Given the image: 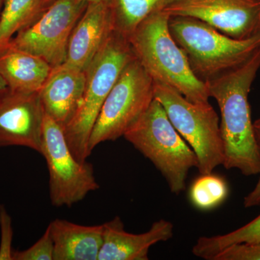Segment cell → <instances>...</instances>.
Listing matches in <instances>:
<instances>
[{
  "instance_id": "7c38bea8",
  "label": "cell",
  "mask_w": 260,
  "mask_h": 260,
  "mask_svg": "<svg viewBox=\"0 0 260 260\" xmlns=\"http://www.w3.org/2000/svg\"><path fill=\"white\" fill-rule=\"evenodd\" d=\"M113 30L109 3H88L70 36L64 64L86 70Z\"/></svg>"
},
{
  "instance_id": "44dd1931",
  "label": "cell",
  "mask_w": 260,
  "mask_h": 260,
  "mask_svg": "<svg viewBox=\"0 0 260 260\" xmlns=\"http://www.w3.org/2000/svg\"><path fill=\"white\" fill-rule=\"evenodd\" d=\"M13 260H54V242L49 226L34 245L25 250L14 251Z\"/></svg>"
},
{
  "instance_id": "9a60e30c",
  "label": "cell",
  "mask_w": 260,
  "mask_h": 260,
  "mask_svg": "<svg viewBox=\"0 0 260 260\" xmlns=\"http://www.w3.org/2000/svg\"><path fill=\"white\" fill-rule=\"evenodd\" d=\"M49 228L54 260H98L104 242V224L88 226L55 219Z\"/></svg>"
},
{
  "instance_id": "6da1fadb",
  "label": "cell",
  "mask_w": 260,
  "mask_h": 260,
  "mask_svg": "<svg viewBox=\"0 0 260 260\" xmlns=\"http://www.w3.org/2000/svg\"><path fill=\"white\" fill-rule=\"evenodd\" d=\"M260 68V48L242 65L205 82L221 115L225 169L245 177L260 173V148L251 121L249 94Z\"/></svg>"
},
{
  "instance_id": "603a6c76",
  "label": "cell",
  "mask_w": 260,
  "mask_h": 260,
  "mask_svg": "<svg viewBox=\"0 0 260 260\" xmlns=\"http://www.w3.org/2000/svg\"><path fill=\"white\" fill-rule=\"evenodd\" d=\"M0 260H13V250L12 248L13 230L11 217L3 205H0Z\"/></svg>"
},
{
  "instance_id": "7a4b0ae2",
  "label": "cell",
  "mask_w": 260,
  "mask_h": 260,
  "mask_svg": "<svg viewBox=\"0 0 260 260\" xmlns=\"http://www.w3.org/2000/svg\"><path fill=\"white\" fill-rule=\"evenodd\" d=\"M169 18L158 11L145 19L128 39L133 54L154 82L172 87L189 102L208 104L206 84L195 76L185 53L173 39Z\"/></svg>"
},
{
  "instance_id": "5bb4252c",
  "label": "cell",
  "mask_w": 260,
  "mask_h": 260,
  "mask_svg": "<svg viewBox=\"0 0 260 260\" xmlns=\"http://www.w3.org/2000/svg\"><path fill=\"white\" fill-rule=\"evenodd\" d=\"M85 84V70L65 64L53 68L39 92L45 114L64 128L79 109Z\"/></svg>"
},
{
  "instance_id": "5b68a950",
  "label": "cell",
  "mask_w": 260,
  "mask_h": 260,
  "mask_svg": "<svg viewBox=\"0 0 260 260\" xmlns=\"http://www.w3.org/2000/svg\"><path fill=\"white\" fill-rule=\"evenodd\" d=\"M123 137L153 162L173 194H179L185 189L189 170L198 168V158L173 126L158 101L153 99Z\"/></svg>"
},
{
  "instance_id": "7402d4cb",
  "label": "cell",
  "mask_w": 260,
  "mask_h": 260,
  "mask_svg": "<svg viewBox=\"0 0 260 260\" xmlns=\"http://www.w3.org/2000/svg\"><path fill=\"white\" fill-rule=\"evenodd\" d=\"M212 260H260V243L237 244L228 246Z\"/></svg>"
},
{
  "instance_id": "cb8c5ba5",
  "label": "cell",
  "mask_w": 260,
  "mask_h": 260,
  "mask_svg": "<svg viewBox=\"0 0 260 260\" xmlns=\"http://www.w3.org/2000/svg\"><path fill=\"white\" fill-rule=\"evenodd\" d=\"M253 126L256 142L260 148V118L253 122ZM244 206L246 208L260 207V173L259 180L256 183L255 187L244 198Z\"/></svg>"
},
{
  "instance_id": "ffe728a7",
  "label": "cell",
  "mask_w": 260,
  "mask_h": 260,
  "mask_svg": "<svg viewBox=\"0 0 260 260\" xmlns=\"http://www.w3.org/2000/svg\"><path fill=\"white\" fill-rule=\"evenodd\" d=\"M229 186L225 179L213 173L201 174L191 184L189 200L195 208L210 210L216 208L226 199Z\"/></svg>"
},
{
  "instance_id": "ba28073f",
  "label": "cell",
  "mask_w": 260,
  "mask_h": 260,
  "mask_svg": "<svg viewBox=\"0 0 260 260\" xmlns=\"http://www.w3.org/2000/svg\"><path fill=\"white\" fill-rule=\"evenodd\" d=\"M41 154L49 169V193L54 206H72L99 189L93 165L75 158L67 143L64 128L46 114Z\"/></svg>"
},
{
  "instance_id": "9c48e42d",
  "label": "cell",
  "mask_w": 260,
  "mask_h": 260,
  "mask_svg": "<svg viewBox=\"0 0 260 260\" xmlns=\"http://www.w3.org/2000/svg\"><path fill=\"white\" fill-rule=\"evenodd\" d=\"M87 5L83 0H55L8 46L42 58L52 68L60 66L66 59L72 32Z\"/></svg>"
},
{
  "instance_id": "4316f807",
  "label": "cell",
  "mask_w": 260,
  "mask_h": 260,
  "mask_svg": "<svg viewBox=\"0 0 260 260\" xmlns=\"http://www.w3.org/2000/svg\"><path fill=\"white\" fill-rule=\"evenodd\" d=\"M86 3H97V2H105V3H109V0H83Z\"/></svg>"
},
{
  "instance_id": "30bf717a",
  "label": "cell",
  "mask_w": 260,
  "mask_h": 260,
  "mask_svg": "<svg viewBox=\"0 0 260 260\" xmlns=\"http://www.w3.org/2000/svg\"><path fill=\"white\" fill-rule=\"evenodd\" d=\"M162 11L198 19L237 40L260 34V0H173Z\"/></svg>"
},
{
  "instance_id": "484cf974",
  "label": "cell",
  "mask_w": 260,
  "mask_h": 260,
  "mask_svg": "<svg viewBox=\"0 0 260 260\" xmlns=\"http://www.w3.org/2000/svg\"><path fill=\"white\" fill-rule=\"evenodd\" d=\"M6 0H0V18H1L2 12H3V8Z\"/></svg>"
},
{
  "instance_id": "277c9868",
  "label": "cell",
  "mask_w": 260,
  "mask_h": 260,
  "mask_svg": "<svg viewBox=\"0 0 260 260\" xmlns=\"http://www.w3.org/2000/svg\"><path fill=\"white\" fill-rule=\"evenodd\" d=\"M169 27L193 73L204 83L244 64L260 48V34L237 40L189 17L171 16Z\"/></svg>"
},
{
  "instance_id": "d4e9b609",
  "label": "cell",
  "mask_w": 260,
  "mask_h": 260,
  "mask_svg": "<svg viewBox=\"0 0 260 260\" xmlns=\"http://www.w3.org/2000/svg\"><path fill=\"white\" fill-rule=\"evenodd\" d=\"M8 88V84L3 78L1 75H0V94L5 91Z\"/></svg>"
},
{
  "instance_id": "e0dca14e",
  "label": "cell",
  "mask_w": 260,
  "mask_h": 260,
  "mask_svg": "<svg viewBox=\"0 0 260 260\" xmlns=\"http://www.w3.org/2000/svg\"><path fill=\"white\" fill-rule=\"evenodd\" d=\"M173 0H109L114 31L129 39L150 15L162 11Z\"/></svg>"
},
{
  "instance_id": "ac0fdd59",
  "label": "cell",
  "mask_w": 260,
  "mask_h": 260,
  "mask_svg": "<svg viewBox=\"0 0 260 260\" xmlns=\"http://www.w3.org/2000/svg\"><path fill=\"white\" fill-rule=\"evenodd\" d=\"M47 8L45 0H6L0 18V51Z\"/></svg>"
},
{
  "instance_id": "3957f363",
  "label": "cell",
  "mask_w": 260,
  "mask_h": 260,
  "mask_svg": "<svg viewBox=\"0 0 260 260\" xmlns=\"http://www.w3.org/2000/svg\"><path fill=\"white\" fill-rule=\"evenodd\" d=\"M135 57L129 41L113 30L85 70V93L79 109L64 128L70 150L79 161L89 156L90 135L106 99L128 63Z\"/></svg>"
},
{
  "instance_id": "83f0119b",
  "label": "cell",
  "mask_w": 260,
  "mask_h": 260,
  "mask_svg": "<svg viewBox=\"0 0 260 260\" xmlns=\"http://www.w3.org/2000/svg\"><path fill=\"white\" fill-rule=\"evenodd\" d=\"M55 1V0H45L46 5L47 6H49V5H51L53 2Z\"/></svg>"
},
{
  "instance_id": "8fae6325",
  "label": "cell",
  "mask_w": 260,
  "mask_h": 260,
  "mask_svg": "<svg viewBox=\"0 0 260 260\" xmlns=\"http://www.w3.org/2000/svg\"><path fill=\"white\" fill-rule=\"evenodd\" d=\"M44 116L39 93L7 89L0 94V148L21 146L41 153Z\"/></svg>"
},
{
  "instance_id": "2e32d148",
  "label": "cell",
  "mask_w": 260,
  "mask_h": 260,
  "mask_svg": "<svg viewBox=\"0 0 260 260\" xmlns=\"http://www.w3.org/2000/svg\"><path fill=\"white\" fill-rule=\"evenodd\" d=\"M52 69L42 58L10 46L0 51V75L11 90L39 93Z\"/></svg>"
},
{
  "instance_id": "8992f818",
  "label": "cell",
  "mask_w": 260,
  "mask_h": 260,
  "mask_svg": "<svg viewBox=\"0 0 260 260\" xmlns=\"http://www.w3.org/2000/svg\"><path fill=\"white\" fill-rule=\"evenodd\" d=\"M154 98L198 158L200 174L213 173L223 165L224 150L218 114L208 104H194L175 89L154 82Z\"/></svg>"
},
{
  "instance_id": "d6986e66",
  "label": "cell",
  "mask_w": 260,
  "mask_h": 260,
  "mask_svg": "<svg viewBox=\"0 0 260 260\" xmlns=\"http://www.w3.org/2000/svg\"><path fill=\"white\" fill-rule=\"evenodd\" d=\"M260 243V215L244 226L223 235L202 237L193 246V254L198 257L212 260L228 246L237 244Z\"/></svg>"
},
{
  "instance_id": "52a82bcc",
  "label": "cell",
  "mask_w": 260,
  "mask_h": 260,
  "mask_svg": "<svg viewBox=\"0 0 260 260\" xmlns=\"http://www.w3.org/2000/svg\"><path fill=\"white\" fill-rule=\"evenodd\" d=\"M154 99L153 80L135 56L123 70L101 109L89 140V155L100 143L124 136Z\"/></svg>"
},
{
  "instance_id": "4fadbf2b",
  "label": "cell",
  "mask_w": 260,
  "mask_h": 260,
  "mask_svg": "<svg viewBox=\"0 0 260 260\" xmlns=\"http://www.w3.org/2000/svg\"><path fill=\"white\" fill-rule=\"evenodd\" d=\"M174 236V225L164 219L154 222L148 232L133 234L124 230L119 217L104 223V242L98 260H147L150 246L167 242Z\"/></svg>"
}]
</instances>
